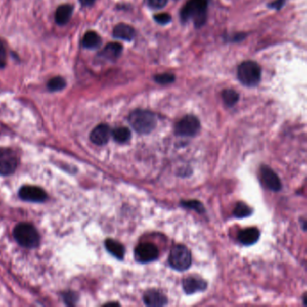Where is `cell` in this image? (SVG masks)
Listing matches in <instances>:
<instances>
[{"instance_id": "29", "label": "cell", "mask_w": 307, "mask_h": 307, "mask_svg": "<svg viewBox=\"0 0 307 307\" xmlns=\"http://www.w3.org/2000/svg\"><path fill=\"white\" fill-rule=\"evenodd\" d=\"M64 299L68 304H73L77 301V296L74 293H68V294H66Z\"/></svg>"}, {"instance_id": "7", "label": "cell", "mask_w": 307, "mask_h": 307, "mask_svg": "<svg viewBox=\"0 0 307 307\" xmlns=\"http://www.w3.org/2000/svg\"><path fill=\"white\" fill-rule=\"evenodd\" d=\"M18 158L11 149L0 148V175L8 176L17 169Z\"/></svg>"}, {"instance_id": "11", "label": "cell", "mask_w": 307, "mask_h": 307, "mask_svg": "<svg viewBox=\"0 0 307 307\" xmlns=\"http://www.w3.org/2000/svg\"><path fill=\"white\" fill-rule=\"evenodd\" d=\"M111 136V130L107 124L101 123L95 127L93 131H91V140L93 144L97 145H104L107 144Z\"/></svg>"}, {"instance_id": "14", "label": "cell", "mask_w": 307, "mask_h": 307, "mask_svg": "<svg viewBox=\"0 0 307 307\" xmlns=\"http://www.w3.org/2000/svg\"><path fill=\"white\" fill-rule=\"evenodd\" d=\"M259 231L257 228H247L239 234L238 239L243 245H252L259 239Z\"/></svg>"}, {"instance_id": "16", "label": "cell", "mask_w": 307, "mask_h": 307, "mask_svg": "<svg viewBox=\"0 0 307 307\" xmlns=\"http://www.w3.org/2000/svg\"><path fill=\"white\" fill-rule=\"evenodd\" d=\"M113 35L115 38L122 39L124 41H131L135 38L136 32H135V29L133 28L130 25H125V24H119L114 29Z\"/></svg>"}, {"instance_id": "27", "label": "cell", "mask_w": 307, "mask_h": 307, "mask_svg": "<svg viewBox=\"0 0 307 307\" xmlns=\"http://www.w3.org/2000/svg\"><path fill=\"white\" fill-rule=\"evenodd\" d=\"M168 0H148V4L152 9H163L167 5Z\"/></svg>"}, {"instance_id": "13", "label": "cell", "mask_w": 307, "mask_h": 307, "mask_svg": "<svg viewBox=\"0 0 307 307\" xmlns=\"http://www.w3.org/2000/svg\"><path fill=\"white\" fill-rule=\"evenodd\" d=\"M206 287H207V283L200 278L189 277L183 280V289L185 293L188 295L205 290Z\"/></svg>"}, {"instance_id": "25", "label": "cell", "mask_w": 307, "mask_h": 307, "mask_svg": "<svg viewBox=\"0 0 307 307\" xmlns=\"http://www.w3.org/2000/svg\"><path fill=\"white\" fill-rule=\"evenodd\" d=\"M154 79L160 84H168L175 80V76L169 73L159 74L156 75Z\"/></svg>"}, {"instance_id": "31", "label": "cell", "mask_w": 307, "mask_h": 307, "mask_svg": "<svg viewBox=\"0 0 307 307\" xmlns=\"http://www.w3.org/2000/svg\"><path fill=\"white\" fill-rule=\"evenodd\" d=\"M283 3H284V2H283V0H278V1H276V3L271 5V7H275V6H276V8H277V9H279V8L282 6Z\"/></svg>"}, {"instance_id": "19", "label": "cell", "mask_w": 307, "mask_h": 307, "mask_svg": "<svg viewBox=\"0 0 307 307\" xmlns=\"http://www.w3.org/2000/svg\"><path fill=\"white\" fill-rule=\"evenodd\" d=\"M82 43H83V46L86 47V48L95 49V48H97L100 46L101 38L96 32L90 31V32L85 33V35L83 37V40H82Z\"/></svg>"}, {"instance_id": "3", "label": "cell", "mask_w": 307, "mask_h": 307, "mask_svg": "<svg viewBox=\"0 0 307 307\" xmlns=\"http://www.w3.org/2000/svg\"><path fill=\"white\" fill-rule=\"evenodd\" d=\"M14 236L21 246L33 249L39 245L40 236L36 229L27 223H21L14 230Z\"/></svg>"}, {"instance_id": "9", "label": "cell", "mask_w": 307, "mask_h": 307, "mask_svg": "<svg viewBox=\"0 0 307 307\" xmlns=\"http://www.w3.org/2000/svg\"><path fill=\"white\" fill-rule=\"evenodd\" d=\"M19 197L22 200L41 203L47 199V194L43 189L34 186H25L19 190Z\"/></svg>"}, {"instance_id": "1", "label": "cell", "mask_w": 307, "mask_h": 307, "mask_svg": "<svg viewBox=\"0 0 307 307\" xmlns=\"http://www.w3.org/2000/svg\"><path fill=\"white\" fill-rule=\"evenodd\" d=\"M129 123L137 133L148 135L155 129L157 125L156 115L147 110L133 111L129 115Z\"/></svg>"}, {"instance_id": "12", "label": "cell", "mask_w": 307, "mask_h": 307, "mask_svg": "<svg viewBox=\"0 0 307 307\" xmlns=\"http://www.w3.org/2000/svg\"><path fill=\"white\" fill-rule=\"evenodd\" d=\"M144 301L146 305L152 307L163 306L168 303V299L166 295L155 289L147 291L144 294Z\"/></svg>"}, {"instance_id": "17", "label": "cell", "mask_w": 307, "mask_h": 307, "mask_svg": "<svg viewBox=\"0 0 307 307\" xmlns=\"http://www.w3.org/2000/svg\"><path fill=\"white\" fill-rule=\"evenodd\" d=\"M123 46L117 42H110L108 43L101 53V55L105 59L109 61H115L118 59L119 56L122 54Z\"/></svg>"}, {"instance_id": "20", "label": "cell", "mask_w": 307, "mask_h": 307, "mask_svg": "<svg viewBox=\"0 0 307 307\" xmlns=\"http://www.w3.org/2000/svg\"><path fill=\"white\" fill-rule=\"evenodd\" d=\"M112 136L115 142L119 144H125L131 139V131L126 127H117L112 131Z\"/></svg>"}, {"instance_id": "18", "label": "cell", "mask_w": 307, "mask_h": 307, "mask_svg": "<svg viewBox=\"0 0 307 307\" xmlns=\"http://www.w3.org/2000/svg\"><path fill=\"white\" fill-rule=\"evenodd\" d=\"M105 246L108 250V252H110L113 256H115V258L118 259H123L125 253V250L123 244H121L117 241H115L113 239H107L105 242Z\"/></svg>"}, {"instance_id": "6", "label": "cell", "mask_w": 307, "mask_h": 307, "mask_svg": "<svg viewBox=\"0 0 307 307\" xmlns=\"http://www.w3.org/2000/svg\"><path fill=\"white\" fill-rule=\"evenodd\" d=\"M200 130V122L194 115H186L178 122L175 127L177 136L181 137H192Z\"/></svg>"}, {"instance_id": "15", "label": "cell", "mask_w": 307, "mask_h": 307, "mask_svg": "<svg viewBox=\"0 0 307 307\" xmlns=\"http://www.w3.org/2000/svg\"><path fill=\"white\" fill-rule=\"evenodd\" d=\"M73 13L72 6L64 4L60 6L55 12V21L58 25H64L70 21Z\"/></svg>"}, {"instance_id": "10", "label": "cell", "mask_w": 307, "mask_h": 307, "mask_svg": "<svg viewBox=\"0 0 307 307\" xmlns=\"http://www.w3.org/2000/svg\"><path fill=\"white\" fill-rule=\"evenodd\" d=\"M260 175H261L262 181L268 189H271L275 192H279L282 188L281 181L279 180V176L270 167L265 166V165L262 166L260 168Z\"/></svg>"}, {"instance_id": "8", "label": "cell", "mask_w": 307, "mask_h": 307, "mask_svg": "<svg viewBox=\"0 0 307 307\" xmlns=\"http://www.w3.org/2000/svg\"><path fill=\"white\" fill-rule=\"evenodd\" d=\"M135 257L140 263H149L154 261L159 257V250L154 244L150 242L141 243L136 247Z\"/></svg>"}, {"instance_id": "23", "label": "cell", "mask_w": 307, "mask_h": 307, "mask_svg": "<svg viewBox=\"0 0 307 307\" xmlns=\"http://www.w3.org/2000/svg\"><path fill=\"white\" fill-rule=\"evenodd\" d=\"M234 213L237 218H245V217L250 216V214L252 213V209L250 208L244 203L240 202L235 205Z\"/></svg>"}, {"instance_id": "30", "label": "cell", "mask_w": 307, "mask_h": 307, "mask_svg": "<svg viewBox=\"0 0 307 307\" xmlns=\"http://www.w3.org/2000/svg\"><path fill=\"white\" fill-rule=\"evenodd\" d=\"M79 2L83 7H90L94 4L95 0H79Z\"/></svg>"}, {"instance_id": "26", "label": "cell", "mask_w": 307, "mask_h": 307, "mask_svg": "<svg viewBox=\"0 0 307 307\" xmlns=\"http://www.w3.org/2000/svg\"><path fill=\"white\" fill-rule=\"evenodd\" d=\"M156 22H158L160 25H167L168 23H169L171 21V17L168 15V14H159V15H156L154 17Z\"/></svg>"}, {"instance_id": "4", "label": "cell", "mask_w": 307, "mask_h": 307, "mask_svg": "<svg viewBox=\"0 0 307 307\" xmlns=\"http://www.w3.org/2000/svg\"><path fill=\"white\" fill-rule=\"evenodd\" d=\"M238 78L244 86H257L261 78L260 67L256 62H242L238 69Z\"/></svg>"}, {"instance_id": "2", "label": "cell", "mask_w": 307, "mask_h": 307, "mask_svg": "<svg viewBox=\"0 0 307 307\" xmlns=\"http://www.w3.org/2000/svg\"><path fill=\"white\" fill-rule=\"evenodd\" d=\"M206 0H190L181 11L183 21L193 20L197 27L205 24L206 20Z\"/></svg>"}, {"instance_id": "28", "label": "cell", "mask_w": 307, "mask_h": 307, "mask_svg": "<svg viewBox=\"0 0 307 307\" xmlns=\"http://www.w3.org/2000/svg\"><path fill=\"white\" fill-rule=\"evenodd\" d=\"M7 62V51L5 48L4 43L0 41V68H3Z\"/></svg>"}, {"instance_id": "21", "label": "cell", "mask_w": 307, "mask_h": 307, "mask_svg": "<svg viewBox=\"0 0 307 307\" xmlns=\"http://www.w3.org/2000/svg\"><path fill=\"white\" fill-rule=\"evenodd\" d=\"M223 99L226 103V106L228 107H233L239 100V95L236 91L233 90H226L222 94Z\"/></svg>"}, {"instance_id": "24", "label": "cell", "mask_w": 307, "mask_h": 307, "mask_svg": "<svg viewBox=\"0 0 307 307\" xmlns=\"http://www.w3.org/2000/svg\"><path fill=\"white\" fill-rule=\"evenodd\" d=\"M181 205H183V207L186 208L193 209L195 211H197V213H204L205 208L200 202L197 200L192 201H183L181 202Z\"/></svg>"}, {"instance_id": "5", "label": "cell", "mask_w": 307, "mask_h": 307, "mask_svg": "<svg viewBox=\"0 0 307 307\" xmlns=\"http://www.w3.org/2000/svg\"><path fill=\"white\" fill-rule=\"evenodd\" d=\"M192 257L191 253L187 247L183 245H177L172 249L168 263L172 269L178 271H185L191 266Z\"/></svg>"}, {"instance_id": "22", "label": "cell", "mask_w": 307, "mask_h": 307, "mask_svg": "<svg viewBox=\"0 0 307 307\" xmlns=\"http://www.w3.org/2000/svg\"><path fill=\"white\" fill-rule=\"evenodd\" d=\"M66 86V81L64 78L62 77H54V78H51L48 84H47V87L50 91H62Z\"/></svg>"}]
</instances>
